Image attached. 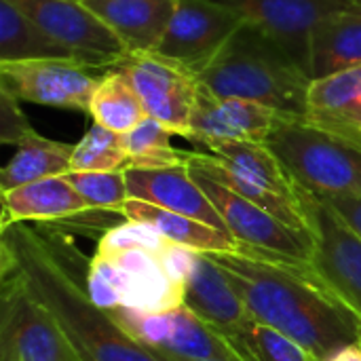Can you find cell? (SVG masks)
Wrapping results in <instances>:
<instances>
[{
  "mask_svg": "<svg viewBox=\"0 0 361 361\" xmlns=\"http://www.w3.org/2000/svg\"><path fill=\"white\" fill-rule=\"evenodd\" d=\"M146 351H150L154 357L159 361H192V360H182V357H176V355H169V353H161V351H152V349H146Z\"/></svg>",
  "mask_w": 361,
  "mask_h": 361,
  "instance_id": "cell-34",
  "label": "cell"
},
{
  "mask_svg": "<svg viewBox=\"0 0 361 361\" xmlns=\"http://www.w3.org/2000/svg\"><path fill=\"white\" fill-rule=\"evenodd\" d=\"M243 21L235 11L212 0H176L173 17L157 53L199 78Z\"/></svg>",
  "mask_w": 361,
  "mask_h": 361,
  "instance_id": "cell-12",
  "label": "cell"
},
{
  "mask_svg": "<svg viewBox=\"0 0 361 361\" xmlns=\"http://www.w3.org/2000/svg\"><path fill=\"white\" fill-rule=\"evenodd\" d=\"M66 178L89 203L91 209L123 212L129 201L125 171H70Z\"/></svg>",
  "mask_w": 361,
  "mask_h": 361,
  "instance_id": "cell-30",
  "label": "cell"
},
{
  "mask_svg": "<svg viewBox=\"0 0 361 361\" xmlns=\"http://www.w3.org/2000/svg\"><path fill=\"white\" fill-rule=\"evenodd\" d=\"M78 59L72 49L55 40L8 0H0V61ZM80 61V59H78Z\"/></svg>",
  "mask_w": 361,
  "mask_h": 361,
  "instance_id": "cell-25",
  "label": "cell"
},
{
  "mask_svg": "<svg viewBox=\"0 0 361 361\" xmlns=\"http://www.w3.org/2000/svg\"><path fill=\"white\" fill-rule=\"evenodd\" d=\"M188 169L195 182L201 186V190L207 195V199L220 214L226 231L241 245L239 250H250L271 258L311 262L315 250V239L311 231H296L283 224L267 209H262L260 205H256L254 201L209 178L201 169L192 165H188Z\"/></svg>",
  "mask_w": 361,
  "mask_h": 361,
  "instance_id": "cell-7",
  "label": "cell"
},
{
  "mask_svg": "<svg viewBox=\"0 0 361 361\" xmlns=\"http://www.w3.org/2000/svg\"><path fill=\"white\" fill-rule=\"evenodd\" d=\"M114 68L123 70L140 93L150 118L188 140L199 93V78L159 53H127Z\"/></svg>",
  "mask_w": 361,
  "mask_h": 361,
  "instance_id": "cell-14",
  "label": "cell"
},
{
  "mask_svg": "<svg viewBox=\"0 0 361 361\" xmlns=\"http://www.w3.org/2000/svg\"><path fill=\"white\" fill-rule=\"evenodd\" d=\"M171 129L154 118L142 121L135 129L125 133V148L129 157V169H159L186 163V152L171 146Z\"/></svg>",
  "mask_w": 361,
  "mask_h": 361,
  "instance_id": "cell-27",
  "label": "cell"
},
{
  "mask_svg": "<svg viewBox=\"0 0 361 361\" xmlns=\"http://www.w3.org/2000/svg\"><path fill=\"white\" fill-rule=\"evenodd\" d=\"M361 66V8L332 13L311 34L309 74L313 80Z\"/></svg>",
  "mask_w": 361,
  "mask_h": 361,
  "instance_id": "cell-22",
  "label": "cell"
},
{
  "mask_svg": "<svg viewBox=\"0 0 361 361\" xmlns=\"http://www.w3.org/2000/svg\"><path fill=\"white\" fill-rule=\"evenodd\" d=\"M93 68H114L129 51L82 0H8Z\"/></svg>",
  "mask_w": 361,
  "mask_h": 361,
  "instance_id": "cell-13",
  "label": "cell"
},
{
  "mask_svg": "<svg viewBox=\"0 0 361 361\" xmlns=\"http://www.w3.org/2000/svg\"><path fill=\"white\" fill-rule=\"evenodd\" d=\"M89 114L93 116V123L123 135L148 118L140 93L118 68H110L97 82Z\"/></svg>",
  "mask_w": 361,
  "mask_h": 361,
  "instance_id": "cell-26",
  "label": "cell"
},
{
  "mask_svg": "<svg viewBox=\"0 0 361 361\" xmlns=\"http://www.w3.org/2000/svg\"><path fill=\"white\" fill-rule=\"evenodd\" d=\"M91 212L66 176L44 178L2 192V228L15 222H51Z\"/></svg>",
  "mask_w": 361,
  "mask_h": 361,
  "instance_id": "cell-20",
  "label": "cell"
},
{
  "mask_svg": "<svg viewBox=\"0 0 361 361\" xmlns=\"http://www.w3.org/2000/svg\"><path fill=\"white\" fill-rule=\"evenodd\" d=\"M34 133V127L27 123L19 102L0 89V142L19 146L25 137Z\"/></svg>",
  "mask_w": 361,
  "mask_h": 361,
  "instance_id": "cell-31",
  "label": "cell"
},
{
  "mask_svg": "<svg viewBox=\"0 0 361 361\" xmlns=\"http://www.w3.org/2000/svg\"><path fill=\"white\" fill-rule=\"evenodd\" d=\"M186 163L254 201L283 224L311 231L300 186L277 154L260 142H216L205 150L186 152Z\"/></svg>",
  "mask_w": 361,
  "mask_h": 361,
  "instance_id": "cell-5",
  "label": "cell"
},
{
  "mask_svg": "<svg viewBox=\"0 0 361 361\" xmlns=\"http://www.w3.org/2000/svg\"><path fill=\"white\" fill-rule=\"evenodd\" d=\"M127 47L157 53L176 11V0H82Z\"/></svg>",
  "mask_w": 361,
  "mask_h": 361,
  "instance_id": "cell-19",
  "label": "cell"
},
{
  "mask_svg": "<svg viewBox=\"0 0 361 361\" xmlns=\"http://www.w3.org/2000/svg\"><path fill=\"white\" fill-rule=\"evenodd\" d=\"M267 146L292 180L319 197H361V142L305 118H281Z\"/></svg>",
  "mask_w": 361,
  "mask_h": 361,
  "instance_id": "cell-6",
  "label": "cell"
},
{
  "mask_svg": "<svg viewBox=\"0 0 361 361\" xmlns=\"http://www.w3.org/2000/svg\"><path fill=\"white\" fill-rule=\"evenodd\" d=\"M72 154H74V146L42 137L40 133L34 131L17 146L13 159L0 169V192L44 178L70 173Z\"/></svg>",
  "mask_w": 361,
  "mask_h": 361,
  "instance_id": "cell-24",
  "label": "cell"
},
{
  "mask_svg": "<svg viewBox=\"0 0 361 361\" xmlns=\"http://www.w3.org/2000/svg\"><path fill=\"white\" fill-rule=\"evenodd\" d=\"M324 361H361V343L347 345V347L334 351L328 360Z\"/></svg>",
  "mask_w": 361,
  "mask_h": 361,
  "instance_id": "cell-33",
  "label": "cell"
},
{
  "mask_svg": "<svg viewBox=\"0 0 361 361\" xmlns=\"http://www.w3.org/2000/svg\"><path fill=\"white\" fill-rule=\"evenodd\" d=\"M144 349L192 361H243L228 341L186 307L165 311L106 309Z\"/></svg>",
  "mask_w": 361,
  "mask_h": 361,
  "instance_id": "cell-9",
  "label": "cell"
},
{
  "mask_svg": "<svg viewBox=\"0 0 361 361\" xmlns=\"http://www.w3.org/2000/svg\"><path fill=\"white\" fill-rule=\"evenodd\" d=\"M127 190L129 199L146 201L150 205L195 218L199 222H205L214 228H220L224 233L226 226L207 199V195L201 190V186L190 176L188 165H173V167H159V169H127Z\"/></svg>",
  "mask_w": 361,
  "mask_h": 361,
  "instance_id": "cell-18",
  "label": "cell"
},
{
  "mask_svg": "<svg viewBox=\"0 0 361 361\" xmlns=\"http://www.w3.org/2000/svg\"><path fill=\"white\" fill-rule=\"evenodd\" d=\"M305 121L361 142V66L313 80Z\"/></svg>",
  "mask_w": 361,
  "mask_h": 361,
  "instance_id": "cell-21",
  "label": "cell"
},
{
  "mask_svg": "<svg viewBox=\"0 0 361 361\" xmlns=\"http://www.w3.org/2000/svg\"><path fill=\"white\" fill-rule=\"evenodd\" d=\"M182 307L192 311L224 338L256 324L224 271L205 252H190L184 275Z\"/></svg>",
  "mask_w": 361,
  "mask_h": 361,
  "instance_id": "cell-17",
  "label": "cell"
},
{
  "mask_svg": "<svg viewBox=\"0 0 361 361\" xmlns=\"http://www.w3.org/2000/svg\"><path fill=\"white\" fill-rule=\"evenodd\" d=\"M199 80L218 97L250 99L288 118H307L313 78L279 42L250 21H243Z\"/></svg>",
  "mask_w": 361,
  "mask_h": 361,
  "instance_id": "cell-4",
  "label": "cell"
},
{
  "mask_svg": "<svg viewBox=\"0 0 361 361\" xmlns=\"http://www.w3.org/2000/svg\"><path fill=\"white\" fill-rule=\"evenodd\" d=\"M315 239L313 271L361 319V237L317 195L300 188Z\"/></svg>",
  "mask_w": 361,
  "mask_h": 361,
  "instance_id": "cell-11",
  "label": "cell"
},
{
  "mask_svg": "<svg viewBox=\"0 0 361 361\" xmlns=\"http://www.w3.org/2000/svg\"><path fill=\"white\" fill-rule=\"evenodd\" d=\"M129 157L123 133L110 131L97 123L74 146L72 171H127Z\"/></svg>",
  "mask_w": 361,
  "mask_h": 361,
  "instance_id": "cell-29",
  "label": "cell"
},
{
  "mask_svg": "<svg viewBox=\"0 0 361 361\" xmlns=\"http://www.w3.org/2000/svg\"><path fill=\"white\" fill-rule=\"evenodd\" d=\"M360 343H361V338H360Z\"/></svg>",
  "mask_w": 361,
  "mask_h": 361,
  "instance_id": "cell-35",
  "label": "cell"
},
{
  "mask_svg": "<svg viewBox=\"0 0 361 361\" xmlns=\"http://www.w3.org/2000/svg\"><path fill=\"white\" fill-rule=\"evenodd\" d=\"M190 252L152 226L127 220L102 235L87 264V292L102 309L152 313L180 307Z\"/></svg>",
  "mask_w": 361,
  "mask_h": 361,
  "instance_id": "cell-3",
  "label": "cell"
},
{
  "mask_svg": "<svg viewBox=\"0 0 361 361\" xmlns=\"http://www.w3.org/2000/svg\"><path fill=\"white\" fill-rule=\"evenodd\" d=\"M78 250L70 243L72 262L23 222L2 228L0 271L17 275L30 294L55 317L70 345L82 361H159L131 338L114 317L95 305L87 292L85 277L76 279Z\"/></svg>",
  "mask_w": 361,
  "mask_h": 361,
  "instance_id": "cell-2",
  "label": "cell"
},
{
  "mask_svg": "<svg viewBox=\"0 0 361 361\" xmlns=\"http://www.w3.org/2000/svg\"><path fill=\"white\" fill-rule=\"evenodd\" d=\"M0 361H82L55 317L23 281L8 271H0Z\"/></svg>",
  "mask_w": 361,
  "mask_h": 361,
  "instance_id": "cell-8",
  "label": "cell"
},
{
  "mask_svg": "<svg viewBox=\"0 0 361 361\" xmlns=\"http://www.w3.org/2000/svg\"><path fill=\"white\" fill-rule=\"evenodd\" d=\"M106 72L78 59L0 61V89L17 102L89 112L95 87Z\"/></svg>",
  "mask_w": 361,
  "mask_h": 361,
  "instance_id": "cell-10",
  "label": "cell"
},
{
  "mask_svg": "<svg viewBox=\"0 0 361 361\" xmlns=\"http://www.w3.org/2000/svg\"><path fill=\"white\" fill-rule=\"evenodd\" d=\"M258 324L296 341L315 361L360 343L361 319L328 288L309 262L250 250L212 252Z\"/></svg>",
  "mask_w": 361,
  "mask_h": 361,
  "instance_id": "cell-1",
  "label": "cell"
},
{
  "mask_svg": "<svg viewBox=\"0 0 361 361\" xmlns=\"http://www.w3.org/2000/svg\"><path fill=\"white\" fill-rule=\"evenodd\" d=\"M235 11L279 42L309 74L311 34L332 13L361 8V0H212ZM311 76V74H309Z\"/></svg>",
  "mask_w": 361,
  "mask_h": 361,
  "instance_id": "cell-15",
  "label": "cell"
},
{
  "mask_svg": "<svg viewBox=\"0 0 361 361\" xmlns=\"http://www.w3.org/2000/svg\"><path fill=\"white\" fill-rule=\"evenodd\" d=\"M281 118L288 116L269 106L239 97H218L201 85L190 118L188 140L199 148L216 142L267 144Z\"/></svg>",
  "mask_w": 361,
  "mask_h": 361,
  "instance_id": "cell-16",
  "label": "cell"
},
{
  "mask_svg": "<svg viewBox=\"0 0 361 361\" xmlns=\"http://www.w3.org/2000/svg\"><path fill=\"white\" fill-rule=\"evenodd\" d=\"M319 197V195H317ZM347 224L361 237V197H322Z\"/></svg>",
  "mask_w": 361,
  "mask_h": 361,
  "instance_id": "cell-32",
  "label": "cell"
},
{
  "mask_svg": "<svg viewBox=\"0 0 361 361\" xmlns=\"http://www.w3.org/2000/svg\"><path fill=\"white\" fill-rule=\"evenodd\" d=\"M125 220L131 222H144L152 226L157 233H161L171 243L192 250V252H239V243L231 233H224L220 228H214L205 222H199L195 218L150 205L146 201L129 199L121 212Z\"/></svg>",
  "mask_w": 361,
  "mask_h": 361,
  "instance_id": "cell-23",
  "label": "cell"
},
{
  "mask_svg": "<svg viewBox=\"0 0 361 361\" xmlns=\"http://www.w3.org/2000/svg\"><path fill=\"white\" fill-rule=\"evenodd\" d=\"M226 341L243 361H315L296 341L258 322Z\"/></svg>",
  "mask_w": 361,
  "mask_h": 361,
  "instance_id": "cell-28",
  "label": "cell"
}]
</instances>
